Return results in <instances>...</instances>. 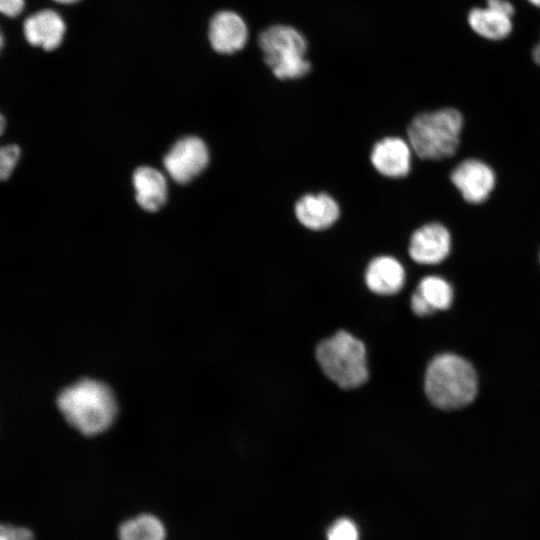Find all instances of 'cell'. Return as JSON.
Returning a JSON list of instances; mask_svg holds the SVG:
<instances>
[{"mask_svg": "<svg viewBox=\"0 0 540 540\" xmlns=\"http://www.w3.org/2000/svg\"><path fill=\"white\" fill-rule=\"evenodd\" d=\"M55 406L68 429L89 438L107 432L119 413L113 389L91 377L63 384L55 395Z\"/></svg>", "mask_w": 540, "mask_h": 540, "instance_id": "cell-1", "label": "cell"}, {"mask_svg": "<svg viewBox=\"0 0 540 540\" xmlns=\"http://www.w3.org/2000/svg\"><path fill=\"white\" fill-rule=\"evenodd\" d=\"M479 391V376L473 363L453 352L435 355L424 375V392L431 405L443 412L466 408Z\"/></svg>", "mask_w": 540, "mask_h": 540, "instance_id": "cell-2", "label": "cell"}, {"mask_svg": "<svg viewBox=\"0 0 540 540\" xmlns=\"http://www.w3.org/2000/svg\"><path fill=\"white\" fill-rule=\"evenodd\" d=\"M462 127L463 117L456 109L421 113L407 127L408 143L421 159H445L457 151Z\"/></svg>", "mask_w": 540, "mask_h": 540, "instance_id": "cell-3", "label": "cell"}, {"mask_svg": "<svg viewBox=\"0 0 540 540\" xmlns=\"http://www.w3.org/2000/svg\"><path fill=\"white\" fill-rule=\"evenodd\" d=\"M316 359L324 374L342 389L358 388L369 377L365 346L346 331L320 342Z\"/></svg>", "mask_w": 540, "mask_h": 540, "instance_id": "cell-4", "label": "cell"}, {"mask_svg": "<svg viewBox=\"0 0 540 540\" xmlns=\"http://www.w3.org/2000/svg\"><path fill=\"white\" fill-rule=\"evenodd\" d=\"M258 42L266 64L277 78L296 79L309 72L305 39L294 28L272 26L260 34Z\"/></svg>", "mask_w": 540, "mask_h": 540, "instance_id": "cell-5", "label": "cell"}, {"mask_svg": "<svg viewBox=\"0 0 540 540\" xmlns=\"http://www.w3.org/2000/svg\"><path fill=\"white\" fill-rule=\"evenodd\" d=\"M209 161L208 149L198 137H185L171 148L164 158V166L177 183L185 184L198 176Z\"/></svg>", "mask_w": 540, "mask_h": 540, "instance_id": "cell-6", "label": "cell"}, {"mask_svg": "<svg viewBox=\"0 0 540 540\" xmlns=\"http://www.w3.org/2000/svg\"><path fill=\"white\" fill-rule=\"evenodd\" d=\"M451 250V235L441 223H428L411 235L408 253L419 264L435 265L444 261Z\"/></svg>", "mask_w": 540, "mask_h": 540, "instance_id": "cell-7", "label": "cell"}, {"mask_svg": "<svg viewBox=\"0 0 540 540\" xmlns=\"http://www.w3.org/2000/svg\"><path fill=\"white\" fill-rule=\"evenodd\" d=\"M450 178L464 200L473 204L485 201L495 186L493 170L477 159H466L459 163Z\"/></svg>", "mask_w": 540, "mask_h": 540, "instance_id": "cell-8", "label": "cell"}, {"mask_svg": "<svg viewBox=\"0 0 540 540\" xmlns=\"http://www.w3.org/2000/svg\"><path fill=\"white\" fill-rule=\"evenodd\" d=\"M22 31L25 40L31 46L52 51L63 41L66 25L57 12L42 9L25 18Z\"/></svg>", "mask_w": 540, "mask_h": 540, "instance_id": "cell-9", "label": "cell"}, {"mask_svg": "<svg viewBox=\"0 0 540 540\" xmlns=\"http://www.w3.org/2000/svg\"><path fill=\"white\" fill-rule=\"evenodd\" d=\"M370 160L381 175L402 178L411 168V147L402 138L385 137L374 144Z\"/></svg>", "mask_w": 540, "mask_h": 540, "instance_id": "cell-10", "label": "cell"}, {"mask_svg": "<svg viewBox=\"0 0 540 540\" xmlns=\"http://www.w3.org/2000/svg\"><path fill=\"white\" fill-rule=\"evenodd\" d=\"M294 213L304 227L320 231L331 227L338 220L340 207L326 193L306 194L296 202Z\"/></svg>", "mask_w": 540, "mask_h": 540, "instance_id": "cell-11", "label": "cell"}, {"mask_svg": "<svg viewBox=\"0 0 540 540\" xmlns=\"http://www.w3.org/2000/svg\"><path fill=\"white\" fill-rule=\"evenodd\" d=\"M247 36L245 22L234 12H219L211 20L209 40L212 47L219 53L231 54L242 49Z\"/></svg>", "mask_w": 540, "mask_h": 540, "instance_id": "cell-12", "label": "cell"}, {"mask_svg": "<svg viewBox=\"0 0 540 540\" xmlns=\"http://www.w3.org/2000/svg\"><path fill=\"white\" fill-rule=\"evenodd\" d=\"M365 282L370 291L378 295H394L405 282L402 264L391 256H378L370 261L365 272Z\"/></svg>", "mask_w": 540, "mask_h": 540, "instance_id": "cell-13", "label": "cell"}, {"mask_svg": "<svg viewBox=\"0 0 540 540\" xmlns=\"http://www.w3.org/2000/svg\"><path fill=\"white\" fill-rule=\"evenodd\" d=\"M467 20L472 31L487 40H503L513 30L512 16L488 5L472 8Z\"/></svg>", "mask_w": 540, "mask_h": 540, "instance_id": "cell-14", "label": "cell"}, {"mask_svg": "<svg viewBox=\"0 0 540 540\" xmlns=\"http://www.w3.org/2000/svg\"><path fill=\"white\" fill-rule=\"evenodd\" d=\"M133 184L138 204L147 211L159 210L167 198L164 175L152 167H139L133 175Z\"/></svg>", "mask_w": 540, "mask_h": 540, "instance_id": "cell-15", "label": "cell"}, {"mask_svg": "<svg viewBox=\"0 0 540 540\" xmlns=\"http://www.w3.org/2000/svg\"><path fill=\"white\" fill-rule=\"evenodd\" d=\"M165 529L153 515L143 514L124 522L119 528V540H164Z\"/></svg>", "mask_w": 540, "mask_h": 540, "instance_id": "cell-16", "label": "cell"}, {"mask_svg": "<svg viewBox=\"0 0 540 540\" xmlns=\"http://www.w3.org/2000/svg\"><path fill=\"white\" fill-rule=\"evenodd\" d=\"M435 311L448 310L454 299L451 284L439 276H426L416 290Z\"/></svg>", "mask_w": 540, "mask_h": 540, "instance_id": "cell-17", "label": "cell"}, {"mask_svg": "<svg viewBox=\"0 0 540 540\" xmlns=\"http://www.w3.org/2000/svg\"><path fill=\"white\" fill-rule=\"evenodd\" d=\"M6 127V120L0 113V137ZM20 148L17 145L9 144L0 146V181L8 179L16 168L20 158Z\"/></svg>", "mask_w": 540, "mask_h": 540, "instance_id": "cell-18", "label": "cell"}, {"mask_svg": "<svg viewBox=\"0 0 540 540\" xmlns=\"http://www.w3.org/2000/svg\"><path fill=\"white\" fill-rule=\"evenodd\" d=\"M358 538L357 526L348 518L336 520L327 533L328 540H358Z\"/></svg>", "mask_w": 540, "mask_h": 540, "instance_id": "cell-19", "label": "cell"}, {"mask_svg": "<svg viewBox=\"0 0 540 540\" xmlns=\"http://www.w3.org/2000/svg\"><path fill=\"white\" fill-rule=\"evenodd\" d=\"M25 5V0H0V15L16 18L22 14Z\"/></svg>", "mask_w": 540, "mask_h": 540, "instance_id": "cell-20", "label": "cell"}, {"mask_svg": "<svg viewBox=\"0 0 540 540\" xmlns=\"http://www.w3.org/2000/svg\"><path fill=\"white\" fill-rule=\"evenodd\" d=\"M411 309L419 317L430 316L436 312L417 291L411 297Z\"/></svg>", "mask_w": 540, "mask_h": 540, "instance_id": "cell-21", "label": "cell"}, {"mask_svg": "<svg viewBox=\"0 0 540 540\" xmlns=\"http://www.w3.org/2000/svg\"><path fill=\"white\" fill-rule=\"evenodd\" d=\"M486 5L494 7L512 17L515 14V7L509 0H486Z\"/></svg>", "mask_w": 540, "mask_h": 540, "instance_id": "cell-22", "label": "cell"}, {"mask_svg": "<svg viewBox=\"0 0 540 540\" xmlns=\"http://www.w3.org/2000/svg\"><path fill=\"white\" fill-rule=\"evenodd\" d=\"M15 528L11 525L0 524V540H14Z\"/></svg>", "mask_w": 540, "mask_h": 540, "instance_id": "cell-23", "label": "cell"}, {"mask_svg": "<svg viewBox=\"0 0 540 540\" xmlns=\"http://www.w3.org/2000/svg\"><path fill=\"white\" fill-rule=\"evenodd\" d=\"M33 533L24 527L15 528V537L14 540H33Z\"/></svg>", "mask_w": 540, "mask_h": 540, "instance_id": "cell-24", "label": "cell"}, {"mask_svg": "<svg viewBox=\"0 0 540 540\" xmlns=\"http://www.w3.org/2000/svg\"><path fill=\"white\" fill-rule=\"evenodd\" d=\"M532 58L537 65H540V41L532 51Z\"/></svg>", "mask_w": 540, "mask_h": 540, "instance_id": "cell-25", "label": "cell"}, {"mask_svg": "<svg viewBox=\"0 0 540 540\" xmlns=\"http://www.w3.org/2000/svg\"><path fill=\"white\" fill-rule=\"evenodd\" d=\"M4 44H5V38H4V35H3V32L0 28V52L2 51L3 47H4Z\"/></svg>", "mask_w": 540, "mask_h": 540, "instance_id": "cell-26", "label": "cell"}, {"mask_svg": "<svg viewBox=\"0 0 540 540\" xmlns=\"http://www.w3.org/2000/svg\"><path fill=\"white\" fill-rule=\"evenodd\" d=\"M53 1H55L57 3H61V4H71V3H75V2H77L79 0H53Z\"/></svg>", "mask_w": 540, "mask_h": 540, "instance_id": "cell-27", "label": "cell"}, {"mask_svg": "<svg viewBox=\"0 0 540 540\" xmlns=\"http://www.w3.org/2000/svg\"><path fill=\"white\" fill-rule=\"evenodd\" d=\"M526 1L529 2L533 6L540 8V0H526Z\"/></svg>", "mask_w": 540, "mask_h": 540, "instance_id": "cell-28", "label": "cell"}]
</instances>
